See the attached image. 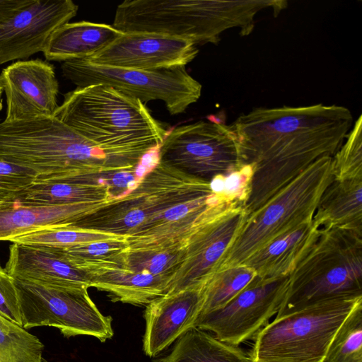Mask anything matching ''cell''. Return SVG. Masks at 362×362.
<instances>
[{"label": "cell", "mask_w": 362, "mask_h": 362, "mask_svg": "<svg viewBox=\"0 0 362 362\" xmlns=\"http://www.w3.org/2000/svg\"><path fill=\"white\" fill-rule=\"evenodd\" d=\"M313 221L319 228L362 231V178L333 180L320 199Z\"/></svg>", "instance_id": "cb8c5ba5"}, {"label": "cell", "mask_w": 362, "mask_h": 362, "mask_svg": "<svg viewBox=\"0 0 362 362\" xmlns=\"http://www.w3.org/2000/svg\"><path fill=\"white\" fill-rule=\"evenodd\" d=\"M160 362H252L238 346L217 339L206 331L192 327L177 341Z\"/></svg>", "instance_id": "d4e9b609"}, {"label": "cell", "mask_w": 362, "mask_h": 362, "mask_svg": "<svg viewBox=\"0 0 362 362\" xmlns=\"http://www.w3.org/2000/svg\"><path fill=\"white\" fill-rule=\"evenodd\" d=\"M32 0H0V23L9 18Z\"/></svg>", "instance_id": "d590c367"}, {"label": "cell", "mask_w": 362, "mask_h": 362, "mask_svg": "<svg viewBox=\"0 0 362 362\" xmlns=\"http://www.w3.org/2000/svg\"><path fill=\"white\" fill-rule=\"evenodd\" d=\"M122 264L134 272H146L172 279L180 266L183 247L170 250H132L119 251ZM171 281V280H170Z\"/></svg>", "instance_id": "83f0119b"}, {"label": "cell", "mask_w": 362, "mask_h": 362, "mask_svg": "<svg viewBox=\"0 0 362 362\" xmlns=\"http://www.w3.org/2000/svg\"><path fill=\"white\" fill-rule=\"evenodd\" d=\"M116 235L88 232L69 226L45 228L12 238L14 243L64 249L79 244L122 238Z\"/></svg>", "instance_id": "f546056e"}, {"label": "cell", "mask_w": 362, "mask_h": 362, "mask_svg": "<svg viewBox=\"0 0 362 362\" xmlns=\"http://www.w3.org/2000/svg\"><path fill=\"white\" fill-rule=\"evenodd\" d=\"M210 182L163 163L136 187L87 214L69 227L124 236L127 248L170 250L180 247L197 225Z\"/></svg>", "instance_id": "7a4b0ae2"}, {"label": "cell", "mask_w": 362, "mask_h": 362, "mask_svg": "<svg viewBox=\"0 0 362 362\" xmlns=\"http://www.w3.org/2000/svg\"><path fill=\"white\" fill-rule=\"evenodd\" d=\"M204 282L166 294L146 306L143 350L155 357L194 327L203 303Z\"/></svg>", "instance_id": "e0dca14e"}, {"label": "cell", "mask_w": 362, "mask_h": 362, "mask_svg": "<svg viewBox=\"0 0 362 362\" xmlns=\"http://www.w3.org/2000/svg\"><path fill=\"white\" fill-rule=\"evenodd\" d=\"M0 315L22 327L15 279L0 264Z\"/></svg>", "instance_id": "836d02e7"}, {"label": "cell", "mask_w": 362, "mask_h": 362, "mask_svg": "<svg viewBox=\"0 0 362 362\" xmlns=\"http://www.w3.org/2000/svg\"><path fill=\"white\" fill-rule=\"evenodd\" d=\"M362 297L322 301L275 318L255 337L252 362H323L337 331Z\"/></svg>", "instance_id": "ba28073f"}, {"label": "cell", "mask_w": 362, "mask_h": 362, "mask_svg": "<svg viewBox=\"0 0 362 362\" xmlns=\"http://www.w3.org/2000/svg\"><path fill=\"white\" fill-rule=\"evenodd\" d=\"M362 116L359 115L345 142L332 156L334 180L362 178Z\"/></svg>", "instance_id": "4dcf8cb0"}, {"label": "cell", "mask_w": 362, "mask_h": 362, "mask_svg": "<svg viewBox=\"0 0 362 362\" xmlns=\"http://www.w3.org/2000/svg\"><path fill=\"white\" fill-rule=\"evenodd\" d=\"M4 92V90H3V88L1 85V83H0V104H1V96H2V93ZM1 108V107H0Z\"/></svg>", "instance_id": "8d00e7d4"}, {"label": "cell", "mask_w": 362, "mask_h": 362, "mask_svg": "<svg viewBox=\"0 0 362 362\" xmlns=\"http://www.w3.org/2000/svg\"><path fill=\"white\" fill-rule=\"evenodd\" d=\"M192 42L158 33H122L91 57L90 63L113 68L155 70L185 66L197 55Z\"/></svg>", "instance_id": "9a60e30c"}, {"label": "cell", "mask_w": 362, "mask_h": 362, "mask_svg": "<svg viewBox=\"0 0 362 362\" xmlns=\"http://www.w3.org/2000/svg\"><path fill=\"white\" fill-rule=\"evenodd\" d=\"M257 276L252 269L243 264L214 272L204 284L203 303L199 315L223 307Z\"/></svg>", "instance_id": "484cf974"}, {"label": "cell", "mask_w": 362, "mask_h": 362, "mask_svg": "<svg viewBox=\"0 0 362 362\" xmlns=\"http://www.w3.org/2000/svg\"><path fill=\"white\" fill-rule=\"evenodd\" d=\"M109 175L34 182L18 193L16 199L35 206L107 202L114 199L107 181Z\"/></svg>", "instance_id": "7402d4cb"}, {"label": "cell", "mask_w": 362, "mask_h": 362, "mask_svg": "<svg viewBox=\"0 0 362 362\" xmlns=\"http://www.w3.org/2000/svg\"><path fill=\"white\" fill-rule=\"evenodd\" d=\"M54 117L130 169L169 132L141 100L101 83L64 94Z\"/></svg>", "instance_id": "3957f363"}, {"label": "cell", "mask_w": 362, "mask_h": 362, "mask_svg": "<svg viewBox=\"0 0 362 362\" xmlns=\"http://www.w3.org/2000/svg\"><path fill=\"white\" fill-rule=\"evenodd\" d=\"M5 269L21 281L64 288L90 287L86 274L67 261L57 248L13 243Z\"/></svg>", "instance_id": "d6986e66"}, {"label": "cell", "mask_w": 362, "mask_h": 362, "mask_svg": "<svg viewBox=\"0 0 362 362\" xmlns=\"http://www.w3.org/2000/svg\"><path fill=\"white\" fill-rule=\"evenodd\" d=\"M44 347L36 336L0 315V362H42Z\"/></svg>", "instance_id": "4316f807"}, {"label": "cell", "mask_w": 362, "mask_h": 362, "mask_svg": "<svg viewBox=\"0 0 362 362\" xmlns=\"http://www.w3.org/2000/svg\"><path fill=\"white\" fill-rule=\"evenodd\" d=\"M0 158L33 170L35 182L131 170L54 116L1 122Z\"/></svg>", "instance_id": "277c9868"}, {"label": "cell", "mask_w": 362, "mask_h": 362, "mask_svg": "<svg viewBox=\"0 0 362 362\" xmlns=\"http://www.w3.org/2000/svg\"><path fill=\"white\" fill-rule=\"evenodd\" d=\"M15 284L24 329L49 326L66 338L86 335L102 342L113 337L112 318L100 313L88 288L49 287L16 279Z\"/></svg>", "instance_id": "30bf717a"}, {"label": "cell", "mask_w": 362, "mask_h": 362, "mask_svg": "<svg viewBox=\"0 0 362 362\" xmlns=\"http://www.w3.org/2000/svg\"><path fill=\"white\" fill-rule=\"evenodd\" d=\"M78 8L71 0H32L0 23V64L43 52L52 33Z\"/></svg>", "instance_id": "5bb4252c"}, {"label": "cell", "mask_w": 362, "mask_h": 362, "mask_svg": "<svg viewBox=\"0 0 362 362\" xmlns=\"http://www.w3.org/2000/svg\"><path fill=\"white\" fill-rule=\"evenodd\" d=\"M63 76L77 87L105 84L143 103L161 100L172 115L185 112L202 94L201 83L185 66L135 70L96 65L85 58L63 62Z\"/></svg>", "instance_id": "9c48e42d"}, {"label": "cell", "mask_w": 362, "mask_h": 362, "mask_svg": "<svg viewBox=\"0 0 362 362\" xmlns=\"http://www.w3.org/2000/svg\"><path fill=\"white\" fill-rule=\"evenodd\" d=\"M106 203L35 206L23 204L18 199L0 202V241H10L45 228L69 226Z\"/></svg>", "instance_id": "ffe728a7"}, {"label": "cell", "mask_w": 362, "mask_h": 362, "mask_svg": "<svg viewBox=\"0 0 362 362\" xmlns=\"http://www.w3.org/2000/svg\"><path fill=\"white\" fill-rule=\"evenodd\" d=\"M0 83L6 98L4 121L54 116L59 83L52 64L40 59L17 61L1 71Z\"/></svg>", "instance_id": "2e32d148"}, {"label": "cell", "mask_w": 362, "mask_h": 362, "mask_svg": "<svg viewBox=\"0 0 362 362\" xmlns=\"http://www.w3.org/2000/svg\"><path fill=\"white\" fill-rule=\"evenodd\" d=\"M122 33L105 23H66L52 33L43 54L47 61L63 62L87 58L103 49Z\"/></svg>", "instance_id": "603a6c76"}, {"label": "cell", "mask_w": 362, "mask_h": 362, "mask_svg": "<svg viewBox=\"0 0 362 362\" xmlns=\"http://www.w3.org/2000/svg\"><path fill=\"white\" fill-rule=\"evenodd\" d=\"M158 148H153L146 153L135 167V177L139 183L159 163Z\"/></svg>", "instance_id": "e575fe53"}, {"label": "cell", "mask_w": 362, "mask_h": 362, "mask_svg": "<svg viewBox=\"0 0 362 362\" xmlns=\"http://www.w3.org/2000/svg\"><path fill=\"white\" fill-rule=\"evenodd\" d=\"M36 178L30 169L0 158V202L16 199Z\"/></svg>", "instance_id": "1f68e13d"}, {"label": "cell", "mask_w": 362, "mask_h": 362, "mask_svg": "<svg viewBox=\"0 0 362 362\" xmlns=\"http://www.w3.org/2000/svg\"><path fill=\"white\" fill-rule=\"evenodd\" d=\"M288 279L276 318L322 301L362 297V231L320 228L316 242Z\"/></svg>", "instance_id": "8992f818"}, {"label": "cell", "mask_w": 362, "mask_h": 362, "mask_svg": "<svg viewBox=\"0 0 362 362\" xmlns=\"http://www.w3.org/2000/svg\"><path fill=\"white\" fill-rule=\"evenodd\" d=\"M158 157L159 163L207 182L243 166L231 126L209 119L173 129L160 146Z\"/></svg>", "instance_id": "8fae6325"}, {"label": "cell", "mask_w": 362, "mask_h": 362, "mask_svg": "<svg viewBox=\"0 0 362 362\" xmlns=\"http://www.w3.org/2000/svg\"><path fill=\"white\" fill-rule=\"evenodd\" d=\"M118 253L86 260L75 267L86 274L90 287L107 292L113 302L146 306L167 294L170 278L131 271L122 264Z\"/></svg>", "instance_id": "ac0fdd59"}, {"label": "cell", "mask_w": 362, "mask_h": 362, "mask_svg": "<svg viewBox=\"0 0 362 362\" xmlns=\"http://www.w3.org/2000/svg\"><path fill=\"white\" fill-rule=\"evenodd\" d=\"M125 238L79 244L59 249L64 257L74 266L93 259L119 251L127 247Z\"/></svg>", "instance_id": "d6a6232c"}, {"label": "cell", "mask_w": 362, "mask_h": 362, "mask_svg": "<svg viewBox=\"0 0 362 362\" xmlns=\"http://www.w3.org/2000/svg\"><path fill=\"white\" fill-rule=\"evenodd\" d=\"M248 216L243 204L224 201L188 238L167 294L204 282L233 244Z\"/></svg>", "instance_id": "4fadbf2b"}, {"label": "cell", "mask_w": 362, "mask_h": 362, "mask_svg": "<svg viewBox=\"0 0 362 362\" xmlns=\"http://www.w3.org/2000/svg\"><path fill=\"white\" fill-rule=\"evenodd\" d=\"M276 7L274 0H126L117 6L112 25L122 33H153L194 45L216 44L228 29L250 35L257 14Z\"/></svg>", "instance_id": "5b68a950"}, {"label": "cell", "mask_w": 362, "mask_h": 362, "mask_svg": "<svg viewBox=\"0 0 362 362\" xmlns=\"http://www.w3.org/2000/svg\"><path fill=\"white\" fill-rule=\"evenodd\" d=\"M320 233V228L313 220L304 223L277 236L242 264L252 269L261 280L288 276L310 250Z\"/></svg>", "instance_id": "44dd1931"}, {"label": "cell", "mask_w": 362, "mask_h": 362, "mask_svg": "<svg viewBox=\"0 0 362 362\" xmlns=\"http://www.w3.org/2000/svg\"><path fill=\"white\" fill-rule=\"evenodd\" d=\"M323 362H362V302L337 331Z\"/></svg>", "instance_id": "f1b7e54d"}, {"label": "cell", "mask_w": 362, "mask_h": 362, "mask_svg": "<svg viewBox=\"0 0 362 362\" xmlns=\"http://www.w3.org/2000/svg\"><path fill=\"white\" fill-rule=\"evenodd\" d=\"M333 180L332 156L313 163L247 216L214 272L242 264L277 236L311 221L324 191Z\"/></svg>", "instance_id": "52a82bcc"}, {"label": "cell", "mask_w": 362, "mask_h": 362, "mask_svg": "<svg viewBox=\"0 0 362 362\" xmlns=\"http://www.w3.org/2000/svg\"><path fill=\"white\" fill-rule=\"evenodd\" d=\"M346 107L322 103L257 107L230 125L239 144L243 165L252 167L248 216L262 207L309 165L333 156L352 127Z\"/></svg>", "instance_id": "6da1fadb"}, {"label": "cell", "mask_w": 362, "mask_h": 362, "mask_svg": "<svg viewBox=\"0 0 362 362\" xmlns=\"http://www.w3.org/2000/svg\"><path fill=\"white\" fill-rule=\"evenodd\" d=\"M288 276L257 278L223 307L201 315L194 327L209 331L226 344L238 346L253 339L277 314L286 296Z\"/></svg>", "instance_id": "7c38bea8"}]
</instances>
